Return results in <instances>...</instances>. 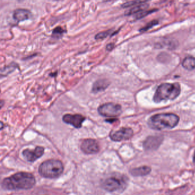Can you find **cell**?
Returning <instances> with one entry per match:
<instances>
[{"label": "cell", "mask_w": 195, "mask_h": 195, "mask_svg": "<svg viewBox=\"0 0 195 195\" xmlns=\"http://www.w3.org/2000/svg\"><path fill=\"white\" fill-rule=\"evenodd\" d=\"M36 184L34 176L29 172H20L4 178L1 182V188L5 190H29Z\"/></svg>", "instance_id": "cell-1"}, {"label": "cell", "mask_w": 195, "mask_h": 195, "mask_svg": "<svg viewBox=\"0 0 195 195\" xmlns=\"http://www.w3.org/2000/svg\"><path fill=\"white\" fill-rule=\"evenodd\" d=\"M180 121L179 117L173 113H159L150 117L148 124L152 129L162 130L176 127Z\"/></svg>", "instance_id": "cell-2"}, {"label": "cell", "mask_w": 195, "mask_h": 195, "mask_svg": "<svg viewBox=\"0 0 195 195\" xmlns=\"http://www.w3.org/2000/svg\"><path fill=\"white\" fill-rule=\"evenodd\" d=\"M128 179L126 176L119 173H113L101 181V187L109 192L121 193L128 186Z\"/></svg>", "instance_id": "cell-3"}, {"label": "cell", "mask_w": 195, "mask_h": 195, "mask_svg": "<svg viewBox=\"0 0 195 195\" xmlns=\"http://www.w3.org/2000/svg\"><path fill=\"white\" fill-rule=\"evenodd\" d=\"M181 92L180 85L177 83H164L159 86L153 96L156 103L168 100H174L179 96Z\"/></svg>", "instance_id": "cell-4"}, {"label": "cell", "mask_w": 195, "mask_h": 195, "mask_svg": "<svg viewBox=\"0 0 195 195\" xmlns=\"http://www.w3.org/2000/svg\"><path fill=\"white\" fill-rule=\"evenodd\" d=\"M39 175L46 179H57L64 172L63 162L58 159H49L43 161L38 167Z\"/></svg>", "instance_id": "cell-5"}, {"label": "cell", "mask_w": 195, "mask_h": 195, "mask_svg": "<svg viewBox=\"0 0 195 195\" xmlns=\"http://www.w3.org/2000/svg\"><path fill=\"white\" fill-rule=\"evenodd\" d=\"M98 113L104 117L114 118L119 116L123 112L122 107L119 104L107 103L100 105L97 108Z\"/></svg>", "instance_id": "cell-6"}, {"label": "cell", "mask_w": 195, "mask_h": 195, "mask_svg": "<svg viewBox=\"0 0 195 195\" xmlns=\"http://www.w3.org/2000/svg\"><path fill=\"white\" fill-rule=\"evenodd\" d=\"M81 151L85 155H94L100 152V145L97 140L85 138L82 140L80 145Z\"/></svg>", "instance_id": "cell-7"}, {"label": "cell", "mask_w": 195, "mask_h": 195, "mask_svg": "<svg viewBox=\"0 0 195 195\" xmlns=\"http://www.w3.org/2000/svg\"><path fill=\"white\" fill-rule=\"evenodd\" d=\"M133 136V130L130 128L122 127L117 130H112L109 136L111 140L115 142H120L130 139Z\"/></svg>", "instance_id": "cell-8"}, {"label": "cell", "mask_w": 195, "mask_h": 195, "mask_svg": "<svg viewBox=\"0 0 195 195\" xmlns=\"http://www.w3.org/2000/svg\"><path fill=\"white\" fill-rule=\"evenodd\" d=\"M62 120L64 123L70 125L76 129H80L82 128V124L86 118L81 114L67 113L63 116Z\"/></svg>", "instance_id": "cell-9"}, {"label": "cell", "mask_w": 195, "mask_h": 195, "mask_svg": "<svg viewBox=\"0 0 195 195\" xmlns=\"http://www.w3.org/2000/svg\"><path fill=\"white\" fill-rule=\"evenodd\" d=\"M45 152V148L37 146L33 150L25 149L22 152V155L25 160L29 163H34L41 157Z\"/></svg>", "instance_id": "cell-10"}, {"label": "cell", "mask_w": 195, "mask_h": 195, "mask_svg": "<svg viewBox=\"0 0 195 195\" xmlns=\"http://www.w3.org/2000/svg\"><path fill=\"white\" fill-rule=\"evenodd\" d=\"M163 141L161 136H151L148 137L143 143V147L147 151L157 150Z\"/></svg>", "instance_id": "cell-11"}, {"label": "cell", "mask_w": 195, "mask_h": 195, "mask_svg": "<svg viewBox=\"0 0 195 195\" xmlns=\"http://www.w3.org/2000/svg\"><path fill=\"white\" fill-rule=\"evenodd\" d=\"M110 81L105 78L99 79L96 80L92 85L91 93L97 94L105 90L110 85Z\"/></svg>", "instance_id": "cell-12"}, {"label": "cell", "mask_w": 195, "mask_h": 195, "mask_svg": "<svg viewBox=\"0 0 195 195\" xmlns=\"http://www.w3.org/2000/svg\"><path fill=\"white\" fill-rule=\"evenodd\" d=\"M31 16L32 13L29 11L23 9H16L14 11L13 14V18L18 22L28 20L31 17Z\"/></svg>", "instance_id": "cell-13"}, {"label": "cell", "mask_w": 195, "mask_h": 195, "mask_svg": "<svg viewBox=\"0 0 195 195\" xmlns=\"http://www.w3.org/2000/svg\"><path fill=\"white\" fill-rule=\"evenodd\" d=\"M152 169L150 167L145 165L132 169L130 170V173L132 176L134 177L144 176L149 175Z\"/></svg>", "instance_id": "cell-14"}, {"label": "cell", "mask_w": 195, "mask_h": 195, "mask_svg": "<svg viewBox=\"0 0 195 195\" xmlns=\"http://www.w3.org/2000/svg\"><path fill=\"white\" fill-rule=\"evenodd\" d=\"M182 66L188 70H192L195 69V58L190 56L185 57L182 62Z\"/></svg>", "instance_id": "cell-15"}, {"label": "cell", "mask_w": 195, "mask_h": 195, "mask_svg": "<svg viewBox=\"0 0 195 195\" xmlns=\"http://www.w3.org/2000/svg\"><path fill=\"white\" fill-rule=\"evenodd\" d=\"M148 8V5L147 4L145 3L143 4L133 7L130 10L126 11L125 14V16H130V15L136 14L142 11L147 10Z\"/></svg>", "instance_id": "cell-16"}, {"label": "cell", "mask_w": 195, "mask_h": 195, "mask_svg": "<svg viewBox=\"0 0 195 195\" xmlns=\"http://www.w3.org/2000/svg\"><path fill=\"white\" fill-rule=\"evenodd\" d=\"M148 0H133V1H128L121 5L122 8H126L130 7H135L141 4H143L147 3Z\"/></svg>", "instance_id": "cell-17"}, {"label": "cell", "mask_w": 195, "mask_h": 195, "mask_svg": "<svg viewBox=\"0 0 195 195\" xmlns=\"http://www.w3.org/2000/svg\"><path fill=\"white\" fill-rule=\"evenodd\" d=\"M157 9H151V10H145L144 11H142L137 14H136L135 16V18L136 20H140L146 16H147L148 15L155 12L157 11Z\"/></svg>", "instance_id": "cell-18"}, {"label": "cell", "mask_w": 195, "mask_h": 195, "mask_svg": "<svg viewBox=\"0 0 195 195\" xmlns=\"http://www.w3.org/2000/svg\"><path fill=\"white\" fill-rule=\"evenodd\" d=\"M159 23V21L157 20H153L151 22H150L149 23H148L147 25H146L145 26L142 27L140 30V32H144L147 31L148 30L150 29L151 28H152V27L155 26V25H157Z\"/></svg>", "instance_id": "cell-19"}, {"label": "cell", "mask_w": 195, "mask_h": 195, "mask_svg": "<svg viewBox=\"0 0 195 195\" xmlns=\"http://www.w3.org/2000/svg\"><path fill=\"white\" fill-rule=\"evenodd\" d=\"M111 32H112V30H108L107 31L100 32L95 36V38L96 40H103L106 38L107 37H108L111 33Z\"/></svg>", "instance_id": "cell-20"}, {"label": "cell", "mask_w": 195, "mask_h": 195, "mask_svg": "<svg viewBox=\"0 0 195 195\" xmlns=\"http://www.w3.org/2000/svg\"><path fill=\"white\" fill-rule=\"evenodd\" d=\"M15 68L16 67L14 66H11V65L4 68V69L1 70V77L7 76L8 74L12 72L13 70H14Z\"/></svg>", "instance_id": "cell-21"}, {"label": "cell", "mask_w": 195, "mask_h": 195, "mask_svg": "<svg viewBox=\"0 0 195 195\" xmlns=\"http://www.w3.org/2000/svg\"><path fill=\"white\" fill-rule=\"evenodd\" d=\"M64 33V30L61 28V27H57L55 28L53 31V34L56 35V34H62Z\"/></svg>", "instance_id": "cell-22"}, {"label": "cell", "mask_w": 195, "mask_h": 195, "mask_svg": "<svg viewBox=\"0 0 195 195\" xmlns=\"http://www.w3.org/2000/svg\"><path fill=\"white\" fill-rule=\"evenodd\" d=\"M118 120H118V119L117 117H114V118H108L107 119L105 120V121L106 123H108L113 124V123L116 122Z\"/></svg>", "instance_id": "cell-23"}, {"label": "cell", "mask_w": 195, "mask_h": 195, "mask_svg": "<svg viewBox=\"0 0 195 195\" xmlns=\"http://www.w3.org/2000/svg\"><path fill=\"white\" fill-rule=\"evenodd\" d=\"M113 47H114V43H109L107 46V49L108 51H111L112 49H113Z\"/></svg>", "instance_id": "cell-24"}, {"label": "cell", "mask_w": 195, "mask_h": 195, "mask_svg": "<svg viewBox=\"0 0 195 195\" xmlns=\"http://www.w3.org/2000/svg\"><path fill=\"white\" fill-rule=\"evenodd\" d=\"M4 104H5L4 101L3 100H1V103H0V105H1V107H1V109L3 108V107L4 105Z\"/></svg>", "instance_id": "cell-25"}, {"label": "cell", "mask_w": 195, "mask_h": 195, "mask_svg": "<svg viewBox=\"0 0 195 195\" xmlns=\"http://www.w3.org/2000/svg\"><path fill=\"white\" fill-rule=\"evenodd\" d=\"M4 124L3 121H1V130H2L4 128Z\"/></svg>", "instance_id": "cell-26"}, {"label": "cell", "mask_w": 195, "mask_h": 195, "mask_svg": "<svg viewBox=\"0 0 195 195\" xmlns=\"http://www.w3.org/2000/svg\"><path fill=\"white\" fill-rule=\"evenodd\" d=\"M57 75V72L55 73H51V74H50V76H51V77H55V76H56Z\"/></svg>", "instance_id": "cell-27"}, {"label": "cell", "mask_w": 195, "mask_h": 195, "mask_svg": "<svg viewBox=\"0 0 195 195\" xmlns=\"http://www.w3.org/2000/svg\"><path fill=\"white\" fill-rule=\"evenodd\" d=\"M193 162L195 163V152H194V156H193Z\"/></svg>", "instance_id": "cell-28"}]
</instances>
